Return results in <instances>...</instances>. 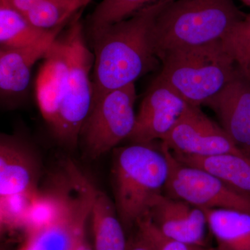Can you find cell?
Masks as SVG:
<instances>
[{
    "label": "cell",
    "mask_w": 250,
    "mask_h": 250,
    "mask_svg": "<svg viewBox=\"0 0 250 250\" xmlns=\"http://www.w3.org/2000/svg\"><path fill=\"white\" fill-rule=\"evenodd\" d=\"M172 0L148 5L131 17L90 31L94 54L93 100L134 83L159 62L154 42L156 18Z\"/></svg>",
    "instance_id": "6da1fadb"
},
{
    "label": "cell",
    "mask_w": 250,
    "mask_h": 250,
    "mask_svg": "<svg viewBox=\"0 0 250 250\" xmlns=\"http://www.w3.org/2000/svg\"><path fill=\"white\" fill-rule=\"evenodd\" d=\"M245 15L233 0H172L156 19V56L222 41Z\"/></svg>",
    "instance_id": "7a4b0ae2"
},
{
    "label": "cell",
    "mask_w": 250,
    "mask_h": 250,
    "mask_svg": "<svg viewBox=\"0 0 250 250\" xmlns=\"http://www.w3.org/2000/svg\"><path fill=\"white\" fill-rule=\"evenodd\" d=\"M115 150V206L125 230H129L147 214L154 197L162 193L168 164L161 148L152 144L131 143Z\"/></svg>",
    "instance_id": "3957f363"
},
{
    "label": "cell",
    "mask_w": 250,
    "mask_h": 250,
    "mask_svg": "<svg viewBox=\"0 0 250 250\" xmlns=\"http://www.w3.org/2000/svg\"><path fill=\"white\" fill-rule=\"evenodd\" d=\"M159 77L192 106L205 104L225 86L236 70L222 41L173 49L159 58Z\"/></svg>",
    "instance_id": "277c9868"
},
{
    "label": "cell",
    "mask_w": 250,
    "mask_h": 250,
    "mask_svg": "<svg viewBox=\"0 0 250 250\" xmlns=\"http://www.w3.org/2000/svg\"><path fill=\"white\" fill-rule=\"evenodd\" d=\"M64 31L68 44L70 70L65 97L52 129L61 142L75 146L93 104L91 71L95 58L86 45L80 14L74 16Z\"/></svg>",
    "instance_id": "5b68a950"
},
{
    "label": "cell",
    "mask_w": 250,
    "mask_h": 250,
    "mask_svg": "<svg viewBox=\"0 0 250 250\" xmlns=\"http://www.w3.org/2000/svg\"><path fill=\"white\" fill-rule=\"evenodd\" d=\"M136 98L131 83L94 100L80 135L90 158L96 159L129 138L136 123Z\"/></svg>",
    "instance_id": "8992f818"
},
{
    "label": "cell",
    "mask_w": 250,
    "mask_h": 250,
    "mask_svg": "<svg viewBox=\"0 0 250 250\" xmlns=\"http://www.w3.org/2000/svg\"><path fill=\"white\" fill-rule=\"evenodd\" d=\"M160 148L168 164L166 195L201 209H231L250 213V196L207 171L181 162L165 145L161 143Z\"/></svg>",
    "instance_id": "52a82bcc"
},
{
    "label": "cell",
    "mask_w": 250,
    "mask_h": 250,
    "mask_svg": "<svg viewBox=\"0 0 250 250\" xmlns=\"http://www.w3.org/2000/svg\"><path fill=\"white\" fill-rule=\"evenodd\" d=\"M161 143L172 152L187 155L246 154L222 126L210 119L200 106L192 105L188 106Z\"/></svg>",
    "instance_id": "ba28073f"
},
{
    "label": "cell",
    "mask_w": 250,
    "mask_h": 250,
    "mask_svg": "<svg viewBox=\"0 0 250 250\" xmlns=\"http://www.w3.org/2000/svg\"><path fill=\"white\" fill-rule=\"evenodd\" d=\"M97 189L81 172L67 208L47 228L26 234L35 250H76L85 238L87 219L90 216Z\"/></svg>",
    "instance_id": "9c48e42d"
},
{
    "label": "cell",
    "mask_w": 250,
    "mask_h": 250,
    "mask_svg": "<svg viewBox=\"0 0 250 250\" xmlns=\"http://www.w3.org/2000/svg\"><path fill=\"white\" fill-rule=\"evenodd\" d=\"M189 105L165 81L156 77L140 105L127 139L140 144L162 141Z\"/></svg>",
    "instance_id": "30bf717a"
},
{
    "label": "cell",
    "mask_w": 250,
    "mask_h": 250,
    "mask_svg": "<svg viewBox=\"0 0 250 250\" xmlns=\"http://www.w3.org/2000/svg\"><path fill=\"white\" fill-rule=\"evenodd\" d=\"M146 215L167 238L206 247V228L208 225L201 208L162 192L154 197Z\"/></svg>",
    "instance_id": "8fae6325"
},
{
    "label": "cell",
    "mask_w": 250,
    "mask_h": 250,
    "mask_svg": "<svg viewBox=\"0 0 250 250\" xmlns=\"http://www.w3.org/2000/svg\"><path fill=\"white\" fill-rule=\"evenodd\" d=\"M206 105L214 111L221 126L250 158V79L236 67L228 84Z\"/></svg>",
    "instance_id": "7c38bea8"
},
{
    "label": "cell",
    "mask_w": 250,
    "mask_h": 250,
    "mask_svg": "<svg viewBox=\"0 0 250 250\" xmlns=\"http://www.w3.org/2000/svg\"><path fill=\"white\" fill-rule=\"evenodd\" d=\"M43 60L36 80V98L41 114L52 128L65 97L70 70L65 31L57 36Z\"/></svg>",
    "instance_id": "4fadbf2b"
},
{
    "label": "cell",
    "mask_w": 250,
    "mask_h": 250,
    "mask_svg": "<svg viewBox=\"0 0 250 250\" xmlns=\"http://www.w3.org/2000/svg\"><path fill=\"white\" fill-rule=\"evenodd\" d=\"M52 29L32 45L0 48V90L1 97L14 96L27 89L36 62L45 58L49 49L66 26Z\"/></svg>",
    "instance_id": "5bb4252c"
},
{
    "label": "cell",
    "mask_w": 250,
    "mask_h": 250,
    "mask_svg": "<svg viewBox=\"0 0 250 250\" xmlns=\"http://www.w3.org/2000/svg\"><path fill=\"white\" fill-rule=\"evenodd\" d=\"M39 166L31 151L18 140L1 136L0 143V197L34 193Z\"/></svg>",
    "instance_id": "9a60e30c"
},
{
    "label": "cell",
    "mask_w": 250,
    "mask_h": 250,
    "mask_svg": "<svg viewBox=\"0 0 250 250\" xmlns=\"http://www.w3.org/2000/svg\"><path fill=\"white\" fill-rule=\"evenodd\" d=\"M171 152L184 164L207 171L235 190L250 197V158L246 154L226 153L197 156Z\"/></svg>",
    "instance_id": "2e32d148"
},
{
    "label": "cell",
    "mask_w": 250,
    "mask_h": 250,
    "mask_svg": "<svg viewBox=\"0 0 250 250\" xmlns=\"http://www.w3.org/2000/svg\"><path fill=\"white\" fill-rule=\"evenodd\" d=\"M218 250H250V213L231 209H202Z\"/></svg>",
    "instance_id": "e0dca14e"
},
{
    "label": "cell",
    "mask_w": 250,
    "mask_h": 250,
    "mask_svg": "<svg viewBox=\"0 0 250 250\" xmlns=\"http://www.w3.org/2000/svg\"><path fill=\"white\" fill-rule=\"evenodd\" d=\"M90 216L95 250H126L125 229L116 206L107 195L97 189Z\"/></svg>",
    "instance_id": "ac0fdd59"
},
{
    "label": "cell",
    "mask_w": 250,
    "mask_h": 250,
    "mask_svg": "<svg viewBox=\"0 0 250 250\" xmlns=\"http://www.w3.org/2000/svg\"><path fill=\"white\" fill-rule=\"evenodd\" d=\"M49 31L36 27L19 11L0 3L1 47L14 48L32 45L40 41Z\"/></svg>",
    "instance_id": "d6986e66"
},
{
    "label": "cell",
    "mask_w": 250,
    "mask_h": 250,
    "mask_svg": "<svg viewBox=\"0 0 250 250\" xmlns=\"http://www.w3.org/2000/svg\"><path fill=\"white\" fill-rule=\"evenodd\" d=\"M80 9L67 0H41L24 16L36 27L51 30L67 24Z\"/></svg>",
    "instance_id": "ffe728a7"
},
{
    "label": "cell",
    "mask_w": 250,
    "mask_h": 250,
    "mask_svg": "<svg viewBox=\"0 0 250 250\" xmlns=\"http://www.w3.org/2000/svg\"><path fill=\"white\" fill-rule=\"evenodd\" d=\"M161 0H103L88 18L89 32L131 17Z\"/></svg>",
    "instance_id": "44dd1931"
},
{
    "label": "cell",
    "mask_w": 250,
    "mask_h": 250,
    "mask_svg": "<svg viewBox=\"0 0 250 250\" xmlns=\"http://www.w3.org/2000/svg\"><path fill=\"white\" fill-rule=\"evenodd\" d=\"M222 42L237 68L250 79V14L245 15Z\"/></svg>",
    "instance_id": "7402d4cb"
},
{
    "label": "cell",
    "mask_w": 250,
    "mask_h": 250,
    "mask_svg": "<svg viewBox=\"0 0 250 250\" xmlns=\"http://www.w3.org/2000/svg\"><path fill=\"white\" fill-rule=\"evenodd\" d=\"M39 190L34 193L0 197L1 229L14 231L23 229L27 222L31 205Z\"/></svg>",
    "instance_id": "603a6c76"
},
{
    "label": "cell",
    "mask_w": 250,
    "mask_h": 250,
    "mask_svg": "<svg viewBox=\"0 0 250 250\" xmlns=\"http://www.w3.org/2000/svg\"><path fill=\"white\" fill-rule=\"evenodd\" d=\"M136 228L153 250H208L207 247L192 246L167 238L156 229L147 215L139 220Z\"/></svg>",
    "instance_id": "cb8c5ba5"
},
{
    "label": "cell",
    "mask_w": 250,
    "mask_h": 250,
    "mask_svg": "<svg viewBox=\"0 0 250 250\" xmlns=\"http://www.w3.org/2000/svg\"><path fill=\"white\" fill-rule=\"evenodd\" d=\"M40 1L41 0H0V3L7 5L24 15Z\"/></svg>",
    "instance_id": "d4e9b609"
},
{
    "label": "cell",
    "mask_w": 250,
    "mask_h": 250,
    "mask_svg": "<svg viewBox=\"0 0 250 250\" xmlns=\"http://www.w3.org/2000/svg\"><path fill=\"white\" fill-rule=\"evenodd\" d=\"M126 250H153L152 247L137 230L136 236L127 241Z\"/></svg>",
    "instance_id": "484cf974"
},
{
    "label": "cell",
    "mask_w": 250,
    "mask_h": 250,
    "mask_svg": "<svg viewBox=\"0 0 250 250\" xmlns=\"http://www.w3.org/2000/svg\"><path fill=\"white\" fill-rule=\"evenodd\" d=\"M76 250H92L88 243H87L85 238L81 243L79 246L77 247Z\"/></svg>",
    "instance_id": "4316f807"
},
{
    "label": "cell",
    "mask_w": 250,
    "mask_h": 250,
    "mask_svg": "<svg viewBox=\"0 0 250 250\" xmlns=\"http://www.w3.org/2000/svg\"><path fill=\"white\" fill-rule=\"evenodd\" d=\"M18 250H35L33 248L32 246L26 240H24V243L21 245V246L20 247L19 249Z\"/></svg>",
    "instance_id": "83f0119b"
},
{
    "label": "cell",
    "mask_w": 250,
    "mask_h": 250,
    "mask_svg": "<svg viewBox=\"0 0 250 250\" xmlns=\"http://www.w3.org/2000/svg\"><path fill=\"white\" fill-rule=\"evenodd\" d=\"M67 1H70L73 4H76L80 8L83 7V2L84 0H67Z\"/></svg>",
    "instance_id": "f1b7e54d"
},
{
    "label": "cell",
    "mask_w": 250,
    "mask_h": 250,
    "mask_svg": "<svg viewBox=\"0 0 250 250\" xmlns=\"http://www.w3.org/2000/svg\"><path fill=\"white\" fill-rule=\"evenodd\" d=\"M241 1L243 3V4H246V6L250 7V0H241Z\"/></svg>",
    "instance_id": "f546056e"
},
{
    "label": "cell",
    "mask_w": 250,
    "mask_h": 250,
    "mask_svg": "<svg viewBox=\"0 0 250 250\" xmlns=\"http://www.w3.org/2000/svg\"><path fill=\"white\" fill-rule=\"evenodd\" d=\"M90 1H91V0H84V2H83V7H84V6H86L87 5L89 4Z\"/></svg>",
    "instance_id": "4dcf8cb0"
},
{
    "label": "cell",
    "mask_w": 250,
    "mask_h": 250,
    "mask_svg": "<svg viewBox=\"0 0 250 250\" xmlns=\"http://www.w3.org/2000/svg\"><path fill=\"white\" fill-rule=\"evenodd\" d=\"M208 250H218L216 248H208Z\"/></svg>",
    "instance_id": "1f68e13d"
}]
</instances>
